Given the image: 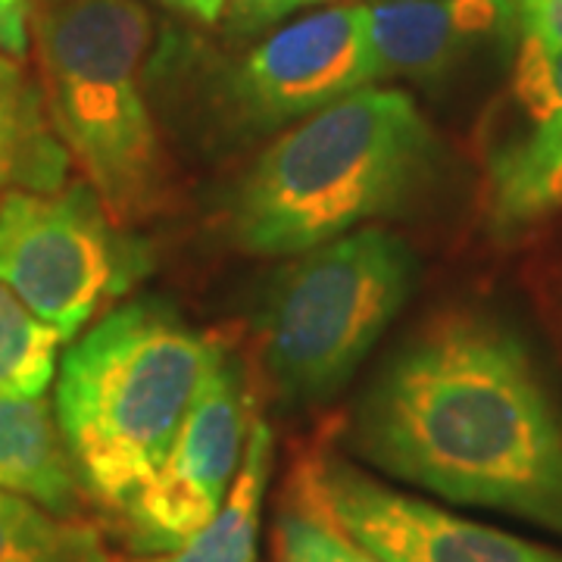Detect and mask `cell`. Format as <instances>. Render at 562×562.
Returning <instances> with one entry per match:
<instances>
[{
    "instance_id": "obj_1",
    "label": "cell",
    "mask_w": 562,
    "mask_h": 562,
    "mask_svg": "<svg viewBox=\"0 0 562 562\" xmlns=\"http://www.w3.org/2000/svg\"><path fill=\"white\" fill-rule=\"evenodd\" d=\"M344 441L394 482L562 538V409L522 338L487 313L425 322L372 379Z\"/></svg>"
},
{
    "instance_id": "obj_2",
    "label": "cell",
    "mask_w": 562,
    "mask_h": 562,
    "mask_svg": "<svg viewBox=\"0 0 562 562\" xmlns=\"http://www.w3.org/2000/svg\"><path fill=\"white\" fill-rule=\"evenodd\" d=\"M438 160V135L413 98L369 85L262 147L228 194L225 232L250 257H297L401 216Z\"/></svg>"
},
{
    "instance_id": "obj_3",
    "label": "cell",
    "mask_w": 562,
    "mask_h": 562,
    "mask_svg": "<svg viewBox=\"0 0 562 562\" xmlns=\"http://www.w3.org/2000/svg\"><path fill=\"white\" fill-rule=\"evenodd\" d=\"M220 353L179 310L138 297L66 350L54 413L81 487L122 513L154 479Z\"/></svg>"
},
{
    "instance_id": "obj_4",
    "label": "cell",
    "mask_w": 562,
    "mask_h": 562,
    "mask_svg": "<svg viewBox=\"0 0 562 562\" xmlns=\"http://www.w3.org/2000/svg\"><path fill=\"white\" fill-rule=\"evenodd\" d=\"M47 116L120 225L162 203V144L144 94L154 38L140 0H50L32 20Z\"/></svg>"
},
{
    "instance_id": "obj_5",
    "label": "cell",
    "mask_w": 562,
    "mask_h": 562,
    "mask_svg": "<svg viewBox=\"0 0 562 562\" xmlns=\"http://www.w3.org/2000/svg\"><path fill=\"white\" fill-rule=\"evenodd\" d=\"M416 281V250L384 225L297 254L269 284L257 316L262 369L279 401L310 406L338 397Z\"/></svg>"
},
{
    "instance_id": "obj_6",
    "label": "cell",
    "mask_w": 562,
    "mask_h": 562,
    "mask_svg": "<svg viewBox=\"0 0 562 562\" xmlns=\"http://www.w3.org/2000/svg\"><path fill=\"white\" fill-rule=\"evenodd\" d=\"M150 269L147 247L120 232L98 191L0 194V284L72 341Z\"/></svg>"
},
{
    "instance_id": "obj_7",
    "label": "cell",
    "mask_w": 562,
    "mask_h": 562,
    "mask_svg": "<svg viewBox=\"0 0 562 562\" xmlns=\"http://www.w3.org/2000/svg\"><path fill=\"white\" fill-rule=\"evenodd\" d=\"M254 413L244 362L220 344L166 460L120 513L135 557L179 550L220 513L238 475Z\"/></svg>"
},
{
    "instance_id": "obj_8",
    "label": "cell",
    "mask_w": 562,
    "mask_h": 562,
    "mask_svg": "<svg viewBox=\"0 0 562 562\" xmlns=\"http://www.w3.org/2000/svg\"><path fill=\"white\" fill-rule=\"evenodd\" d=\"M369 85L366 3H341L288 22L250 47L222 85V122L232 138H260Z\"/></svg>"
},
{
    "instance_id": "obj_9",
    "label": "cell",
    "mask_w": 562,
    "mask_h": 562,
    "mask_svg": "<svg viewBox=\"0 0 562 562\" xmlns=\"http://www.w3.org/2000/svg\"><path fill=\"white\" fill-rule=\"evenodd\" d=\"M344 531L384 562H562V550L475 522L379 482L335 450H316L294 472Z\"/></svg>"
},
{
    "instance_id": "obj_10",
    "label": "cell",
    "mask_w": 562,
    "mask_h": 562,
    "mask_svg": "<svg viewBox=\"0 0 562 562\" xmlns=\"http://www.w3.org/2000/svg\"><path fill=\"white\" fill-rule=\"evenodd\" d=\"M562 206V47L522 35L509 122L484 150V213L501 235L538 225Z\"/></svg>"
},
{
    "instance_id": "obj_11",
    "label": "cell",
    "mask_w": 562,
    "mask_h": 562,
    "mask_svg": "<svg viewBox=\"0 0 562 562\" xmlns=\"http://www.w3.org/2000/svg\"><path fill=\"white\" fill-rule=\"evenodd\" d=\"M519 32L516 0H379L366 3L372 85L431 81L479 47Z\"/></svg>"
},
{
    "instance_id": "obj_12",
    "label": "cell",
    "mask_w": 562,
    "mask_h": 562,
    "mask_svg": "<svg viewBox=\"0 0 562 562\" xmlns=\"http://www.w3.org/2000/svg\"><path fill=\"white\" fill-rule=\"evenodd\" d=\"M0 491L60 516H79L81 487L60 422L44 397L0 394Z\"/></svg>"
},
{
    "instance_id": "obj_13",
    "label": "cell",
    "mask_w": 562,
    "mask_h": 562,
    "mask_svg": "<svg viewBox=\"0 0 562 562\" xmlns=\"http://www.w3.org/2000/svg\"><path fill=\"white\" fill-rule=\"evenodd\" d=\"M69 176V154L47 116L44 91L20 57L0 54V194L57 191Z\"/></svg>"
},
{
    "instance_id": "obj_14",
    "label": "cell",
    "mask_w": 562,
    "mask_h": 562,
    "mask_svg": "<svg viewBox=\"0 0 562 562\" xmlns=\"http://www.w3.org/2000/svg\"><path fill=\"white\" fill-rule=\"evenodd\" d=\"M272 457H276L272 425L262 413H254L238 475L228 487V497L220 506V513L194 538L181 543L179 550L157 557H132L125 562H257L262 501L272 475Z\"/></svg>"
},
{
    "instance_id": "obj_15",
    "label": "cell",
    "mask_w": 562,
    "mask_h": 562,
    "mask_svg": "<svg viewBox=\"0 0 562 562\" xmlns=\"http://www.w3.org/2000/svg\"><path fill=\"white\" fill-rule=\"evenodd\" d=\"M0 562H113L101 531L0 491Z\"/></svg>"
},
{
    "instance_id": "obj_16",
    "label": "cell",
    "mask_w": 562,
    "mask_h": 562,
    "mask_svg": "<svg viewBox=\"0 0 562 562\" xmlns=\"http://www.w3.org/2000/svg\"><path fill=\"white\" fill-rule=\"evenodd\" d=\"M63 335L0 284V394L44 397L57 375Z\"/></svg>"
},
{
    "instance_id": "obj_17",
    "label": "cell",
    "mask_w": 562,
    "mask_h": 562,
    "mask_svg": "<svg viewBox=\"0 0 562 562\" xmlns=\"http://www.w3.org/2000/svg\"><path fill=\"white\" fill-rule=\"evenodd\" d=\"M276 562H384L335 522L310 491L291 482L272 531Z\"/></svg>"
},
{
    "instance_id": "obj_18",
    "label": "cell",
    "mask_w": 562,
    "mask_h": 562,
    "mask_svg": "<svg viewBox=\"0 0 562 562\" xmlns=\"http://www.w3.org/2000/svg\"><path fill=\"white\" fill-rule=\"evenodd\" d=\"M519 32L562 47V0H516Z\"/></svg>"
},
{
    "instance_id": "obj_19",
    "label": "cell",
    "mask_w": 562,
    "mask_h": 562,
    "mask_svg": "<svg viewBox=\"0 0 562 562\" xmlns=\"http://www.w3.org/2000/svg\"><path fill=\"white\" fill-rule=\"evenodd\" d=\"M29 50V3L0 0V54L22 57Z\"/></svg>"
},
{
    "instance_id": "obj_20",
    "label": "cell",
    "mask_w": 562,
    "mask_h": 562,
    "mask_svg": "<svg viewBox=\"0 0 562 562\" xmlns=\"http://www.w3.org/2000/svg\"><path fill=\"white\" fill-rule=\"evenodd\" d=\"M310 3H319V0H232V13L247 25H266V22H276L291 10H301ZM228 7V0H225Z\"/></svg>"
},
{
    "instance_id": "obj_21",
    "label": "cell",
    "mask_w": 562,
    "mask_h": 562,
    "mask_svg": "<svg viewBox=\"0 0 562 562\" xmlns=\"http://www.w3.org/2000/svg\"><path fill=\"white\" fill-rule=\"evenodd\" d=\"M160 3L201 25H216L225 16V0H160Z\"/></svg>"
}]
</instances>
